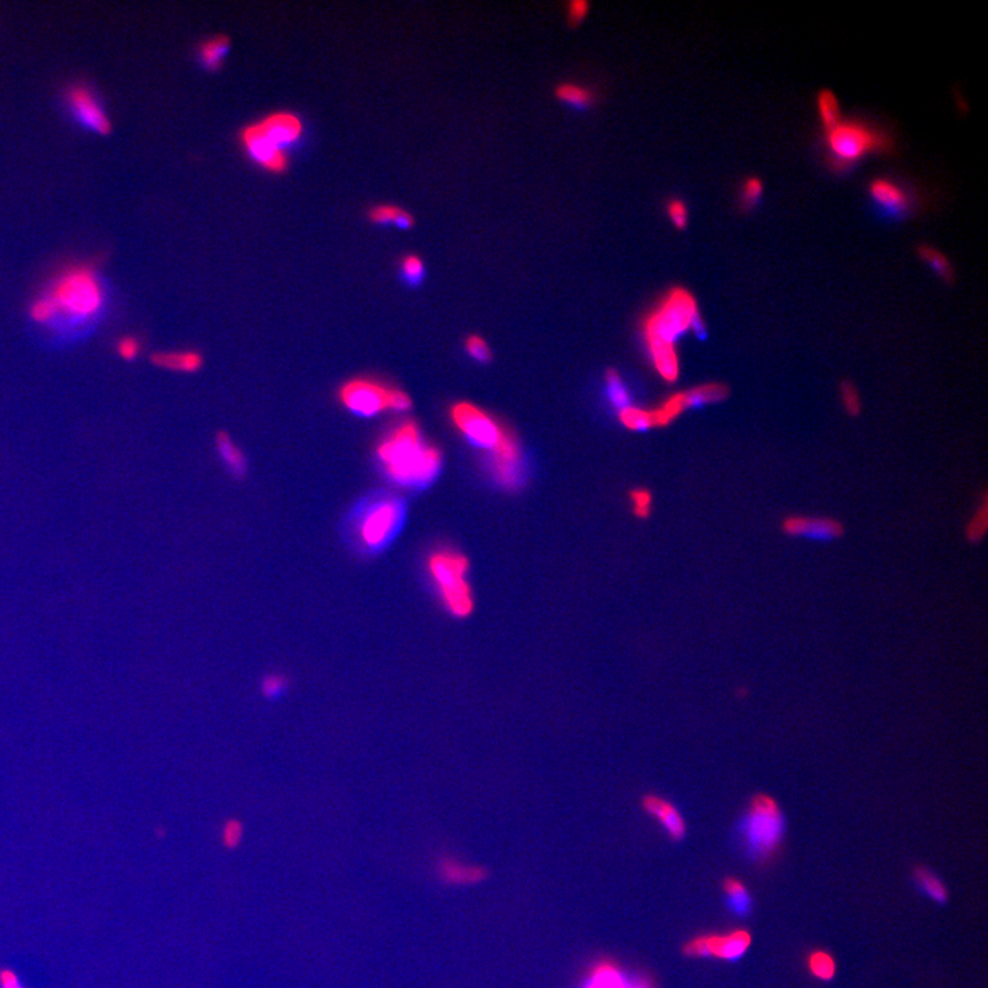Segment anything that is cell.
I'll return each mask as SVG.
<instances>
[{"label":"cell","mask_w":988,"mask_h":988,"mask_svg":"<svg viewBox=\"0 0 988 988\" xmlns=\"http://www.w3.org/2000/svg\"><path fill=\"white\" fill-rule=\"evenodd\" d=\"M385 471L398 485H429L442 464L440 449L427 442L418 423L405 421L392 430L376 448Z\"/></svg>","instance_id":"6da1fadb"},{"label":"cell","mask_w":988,"mask_h":988,"mask_svg":"<svg viewBox=\"0 0 988 988\" xmlns=\"http://www.w3.org/2000/svg\"><path fill=\"white\" fill-rule=\"evenodd\" d=\"M698 301L685 287H673L642 320L645 345H674L689 331H703Z\"/></svg>","instance_id":"7a4b0ae2"},{"label":"cell","mask_w":988,"mask_h":988,"mask_svg":"<svg viewBox=\"0 0 988 988\" xmlns=\"http://www.w3.org/2000/svg\"><path fill=\"white\" fill-rule=\"evenodd\" d=\"M427 571L446 613L455 618L471 615L475 602L469 559L455 549H440L427 559Z\"/></svg>","instance_id":"3957f363"},{"label":"cell","mask_w":988,"mask_h":988,"mask_svg":"<svg viewBox=\"0 0 988 988\" xmlns=\"http://www.w3.org/2000/svg\"><path fill=\"white\" fill-rule=\"evenodd\" d=\"M784 817L780 804L767 793H756L741 820V841L756 860H767L780 849L784 838Z\"/></svg>","instance_id":"277c9868"},{"label":"cell","mask_w":988,"mask_h":988,"mask_svg":"<svg viewBox=\"0 0 988 988\" xmlns=\"http://www.w3.org/2000/svg\"><path fill=\"white\" fill-rule=\"evenodd\" d=\"M58 313L74 318H90L100 312L103 305V290L97 275L87 268L65 273L52 293Z\"/></svg>","instance_id":"5b68a950"},{"label":"cell","mask_w":988,"mask_h":988,"mask_svg":"<svg viewBox=\"0 0 988 988\" xmlns=\"http://www.w3.org/2000/svg\"><path fill=\"white\" fill-rule=\"evenodd\" d=\"M342 404L355 415L373 418L384 412H405L412 406L411 397L403 390L387 387L368 379H353L339 392Z\"/></svg>","instance_id":"8992f818"},{"label":"cell","mask_w":988,"mask_h":988,"mask_svg":"<svg viewBox=\"0 0 988 988\" xmlns=\"http://www.w3.org/2000/svg\"><path fill=\"white\" fill-rule=\"evenodd\" d=\"M828 150L841 166L855 164L868 154L880 151L887 145L880 134L860 121L841 119L839 124L827 129L825 135Z\"/></svg>","instance_id":"52a82bcc"},{"label":"cell","mask_w":988,"mask_h":988,"mask_svg":"<svg viewBox=\"0 0 988 988\" xmlns=\"http://www.w3.org/2000/svg\"><path fill=\"white\" fill-rule=\"evenodd\" d=\"M451 419L466 440L486 451L498 445L506 432V427L489 415L485 409L467 401L451 406Z\"/></svg>","instance_id":"ba28073f"},{"label":"cell","mask_w":988,"mask_h":988,"mask_svg":"<svg viewBox=\"0 0 988 988\" xmlns=\"http://www.w3.org/2000/svg\"><path fill=\"white\" fill-rule=\"evenodd\" d=\"M403 506L395 499H384L361 518L358 536L366 549L378 551L394 538L403 522Z\"/></svg>","instance_id":"9c48e42d"},{"label":"cell","mask_w":988,"mask_h":988,"mask_svg":"<svg viewBox=\"0 0 988 988\" xmlns=\"http://www.w3.org/2000/svg\"><path fill=\"white\" fill-rule=\"evenodd\" d=\"M751 936L745 929L725 935H698L685 943L682 953L687 957L740 960L750 949Z\"/></svg>","instance_id":"30bf717a"},{"label":"cell","mask_w":988,"mask_h":988,"mask_svg":"<svg viewBox=\"0 0 988 988\" xmlns=\"http://www.w3.org/2000/svg\"><path fill=\"white\" fill-rule=\"evenodd\" d=\"M238 140L242 150L252 162L271 175H283L289 169V153L281 150L262 131L259 122L247 124L239 131Z\"/></svg>","instance_id":"8fae6325"},{"label":"cell","mask_w":988,"mask_h":988,"mask_svg":"<svg viewBox=\"0 0 988 988\" xmlns=\"http://www.w3.org/2000/svg\"><path fill=\"white\" fill-rule=\"evenodd\" d=\"M489 470L494 480L503 488L514 490L523 480V459L519 442L506 429L498 445L488 451Z\"/></svg>","instance_id":"7c38bea8"},{"label":"cell","mask_w":988,"mask_h":988,"mask_svg":"<svg viewBox=\"0 0 988 988\" xmlns=\"http://www.w3.org/2000/svg\"><path fill=\"white\" fill-rule=\"evenodd\" d=\"M583 988H655L652 980L629 974L611 960H602L589 969Z\"/></svg>","instance_id":"4fadbf2b"},{"label":"cell","mask_w":988,"mask_h":988,"mask_svg":"<svg viewBox=\"0 0 988 988\" xmlns=\"http://www.w3.org/2000/svg\"><path fill=\"white\" fill-rule=\"evenodd\" d=\"M257 122L264 134L284 151L296 146L305 131L301 117L294 111H273Z\"/></svg>","instance_id":"5bb4252c"},{"label":"cell","mask_w":988,"mask_h":988,"mask_svg":"<svg viewBox=\"0 0 988 988\" xmlns=\"http://www.w3.org/2000/svg\"><path fill=\"white\" fill-rule=\"evenodd\" d=\"M68 100L74 117L79 119L80 124H82L86 128L91 129V131L97 132V134L106 135L110 132V119L106 116L105 111L100 108V103L97 102L91 92L84 89L71 90L69 92Z\"/></svg>","instance_id":"9a60e30c"},{"label":"cell","mask_w":988,"mask_h":988,"mask_svg":"<svg viewBox=\"0 0 988 988\" xmlns=\"http://www.w3.org/2000/svg\"><path fill=\"white\" fill-rule=\"evenodd\" d=\"M642 809L660 823L670 839L679 841L687 835V823L679 810L662 796L648 795L642 799Z\"/></svg>","instance_id":"2e32d148"},{"label":"cell","mask_w":988,"mask_h":988,"mask_svg":"<svg viewBox=\"0 0 988 988\" xmlns=\"http://www.w3.org/2000/svg\"><path fill=\"white\" fill-rule=\"evenodd\" d=\"M783 530L788 536L815 538V540H833L843 534V526L838 520L828 518L791 517L783 523Z\"/></svg>","instance_id":"e0dca14e"},{"label":"cell","mask_w":988,"mask_h":988,"mask_svg":"<svg viewBox=\"0 0 988 988\" xmlns=\"http://www.w3.org/2000/svg\"><path fill=\"white\" fill-rule=\"evenodd\" d=\"M435 869H437L438 879L448 886H475L488 879L486 868L471 865L455 858H442L437 863Z\"/></svg>","instance_id":"ac0fdd59"},{"label":"cell","mask_w":988,"mask_h":988,"mask_svg":"<svg viewBox=\"0 0 988 988\" xmlns=\"http://www.w3.org/2000/svg\"><path fill=\"white\" fill-rule=\"evenodd\" d=\"M873 201L892 214H900L909 206V196L900 185L884 177L873 180L869 185Z\"/></svg>","instance_id":"d6986e66"},{"label":"cell","mask_w":988,"mask_h":988,"mask_svg":"<svg viewBox=\"0 0 988 988\" xmlns=\"http://www.w3.org/2000/svg\"><path fill=\"white\" fill-rule=\"evenodd\" d=\"M648 356L655 373L669 384L679 376V355L674 345H647Z\"/></svg>","instance_id":"ffe728a7"},{"label":"cell","mask_w":988,"mask_h":988,"mask_svg":"<svg viewBox=\"0 0 988 988\" xmlns=\"http://www.w3.org/2000/svg\"><path fill=\"white\" fill-rule=\"evenodd\" d=\"M230 52L231 40L227 34H216V36L209 37V39L199 44V63L208 71H220Z\"/></svg>","instance_id":"44dd1931"},{"label":"cell","mask_w":988,"mask_h":988,"mask_svg":"<svg viewBox=\"0 0 988 988\" xmlns=\"http://www.w3.org/2000/svg\"><path fill=\"white\" fill-rule=\"evenodd\" d=\"M366 216L373 224L382 225V227L393 225L400 230H411L415 225V217L397 204H375L373 208H369Z\"/></svg>","instance_id":"7402d4cb"},{"label":"cell","mask_w":988,"mask_h":988,"mask_svg":"<svg viewBox=\"0 0 988 988\" xmlns=\"http://www.w3.org/2000/svg\"><path fill=\"white\" fill-rule=\"evenodd\" d=\"M151 363L159 368L179 373H195L201 368L204 360L199 353L187 350V352H158L151 356Z\"/></svg>","instance_id":"603a6c76"},{"label":"cell","mask_w":988,"mask_h":988,"mask_svg":"<svg viewBox=\"0 0 988 988\" xmlns=\"http://www.w3.org/2000/svg\"><path fill=\"white\" fill-rule=\"evenodd\" d=\"M687 392L673 393L666 397L656 408L651 409L653 427H666L689 409Z\"/></svg>","instance_id":"cb8c5ba5"},{"label":"cell","mask_w":988,"mask_h":988,"mask_svg":"<svg viewBox=\"0 0 988 988\" xmlns=\"http://www.w3.org/2000/svg\"><path fill=\"white\" fill-rule=\"evenodd\" d=\"M216 446L219 455L222 456L223 461H224L228 470L233 474L242 477L246 472V458H244L243 451L233 442V438L225 434V432H220L216 438Z\"/></svg>","instance_id":"d4e9b609"},{"label":"cell","mask_w":988,"mask_h":988,"mask_svg":"<svg viewBox=\"0 0 988 988\" xmlns=\"http://www.w3.org/2000/svg\"><path fill=\"white\" fill-rule=\"evenodd\" d=\"M817 113L825 131L841 121V108L835 92L821 90L817 95Z\"/></svg>","instance_id":"484cf974"},{"label":"cell","mask_w":988,"mask_h":988,"mask_svg":"<svg viewBox=\"0 0 988 988\" xmlns=\"http://www.w3.org/2000/svg\"><path fill=\"white\" fill-rule=\"evenodd\" d=\"M724 891L727 895V905L733 913L738 916H747L750 913L753 899L745 884L737 879H727L724 883Z\"/></svg>","instance_id":"4316f807"},{"label":"cell","mask_w":988,"mask_h":988,"mask_svg":"<svg viewBox=\"0 0 988 988\" xmlns=\"http://www.w3.org/2000/svg\"><path fill=\"white\" fill-rule=\"evenodd\" d=\"M555 95L560 102L573 108L585 109L594 100V92L588 87L580 86L575 82H563L555 90Z\"/></svg>","instance_id":"83f0119b"},{"label":"cell","mask_w":988,"mask_h":988,"mask_svg":"<svg viewBox=\"0 0 988 988\" xmlns=\"http://www.w3.org/2000/svg\"><path fill=\"white\" fill-rule=\"evenodd\" d=\"M618 421L625 429L632 432H644L653 427L651 409L632 405V404L618 409Z\"/></svg>","instance_id":"f1b7e54d"},{"label":"cell","mask_w":988,"mask_h":988,"mask_svg":"<svg viewBox=\"0 0 988 988\" xmlns=\"http://www.w3.org/2000/svg\"><path fill=\"white\" fill-rule=\"evenodd\" d=\"M917 253L918 256H920V259L923 260V261L926 262L940 279H943V280L945 281L952 280L953 276H955V270H953L952 262L949 261V259H947L942 252L937 251L935 247L929 246V244H921V246L918 247Z\"/></svg>","instance_id":"f546056e"},{"label":"cell","mask_w":988,"mask_h":988,"mask_svg":"<svg viewBox=\"0 0 988 988\" xmlns=\"http://www.w3.org/2000/svg\"><path fill=\"white\" fill-rule=\"evenodd\" d=\"M729 394V390L722 384H706L687 390L690 408L718 403Z\"/></svg>","instance_id":"4dcf8cb0"},{"label":"cell","mask_w":988,"mask_h":988,"mask_svg":"<svg viewBox=\"0 0 988 988\" xmlns=\"http://www.w3.org/2000/svg\"><path fill=\"white\" fill-rule=\"evenodd\" d=\"M915 879L921 891L928 895L935 902L945 903L949 899V894H947L945 884L931 870L926 869V868H917L915 870Z\"/></svg>","instance_id":"1f68e13d"},{"label":"cell","mask_w":988,"mask_h":988,"mask_svg":"<svg viewBox=\"0 0 988 988\" xmlns=\"http://www.w3.org/2000/svg\"><path fill=\"white\" fill-rule=\"evenodd\" d=\"M807 966H809L810 974H812L815 979L822 980V982H830V980H832L833 977H835L836 963L830 953H812V955H809V960H807Z\"/></svg>","instance_id":"d6a6232c"},{"label":"cell","mask_w":988,"mask_h":988,"mask_svg":"<svg viewBox=\"0 0 988 988\" xmlns=\"http://www.w3.org/2000/svg\"><path fill=\"white\" fill-rule=\"evenodd\" d=\"M605 384H607L608 397H610L613 405L621 409L631 404L628 387H626L625 382L621 378L620 374L613 371V369L608 371L607 375H605Z\"/></svg>","instance_id":"836d02e7"},{"label":"cell","mask_w":988,"mask_h":988,"mask_svg":"<svg viewBox=\"0 0 988 988\" xmlns=\"http://www.w3.org/2000/svg\"><path fill=\"white\" fill-rule=\"evenodd\" d=\"M400 271L401 275L409 284L421 283L426 273L423 260L418 254H405L401 259Z\"/></svg>","instance_id":"e575fe53"},{"label":"cell","mask_w":988,"mask_h":988,"mask_svg":"<svg viewBox=\"0 0 988 988\" xmlns=\"http://www.w3.org/2000/svg\"><path fill=\"white\" fill-rule=\"evenodd\" d=\"M244 828L243 823L236 818H230L223 823L222 832H220V841H222L223 847L227 850H235L241 846L242 841H243Z\"/></svg>","instance_id":"d590c367"},{"label":"cell","mask_w":988,"mask_h":988,"mask_svg":"<svg viewBox=\"0 0 988 988\" xmlns=\"http://www.w3.org/2000/svg\"><path fill=\"white\" fill-rule=\"evenodd\" d=\"M987 498L983 499L982 507L977 509L974 517L972 518L971 522L968 523L966 527V538L971 543H980L984 538L985 533H987Z\"/></svg>","instance_id":"8d00e7d4"},{"label":"cell","mask_w":988,"mask_h":988,"mask_svg":"<svg viewBox=\"0 0 988 988\" xmlns=\"http://www.w3.org/2000/svg\"><path fill=\"white\" fill-rule=\"evenodd\" d=\"M631 504L637 518H648L652 511V494L648 489L639 488L632 490Z\"/></svg>","instance_id":"74e56055"},{"label":"cell","mask_w":988,"mask_h":988,"mask_svg":"<svg viewBox=\"0 0 988 988\" xmlns=\"http://www.w3.org/2000/svg\"><path fill=\"white\" fill-rule=\"evenodd\" d=\"M666 214L674 227L684 230L689 222V212L687 204L682 199H670L666 204Z\"/></svg>","instance_id":"f35d334b"},{"label":"cell","mask_w":988,"mask_h":988,"mask_svg":"<svg viewBox=\"0 0 988 988\" xmlns=\"http://www.w3.org/2000/svg\"><path fill=\"white\" fill-rule=\"evenodd\" d=\"M765 185L759 177H748L741 185V202L745 206H754L764 195Z\"/></svg>","instance_id":"ab89813d"},{"label":"cell","mask_w":988,"mask_h":988,"mask_svg":"<svg viewBox=\"0 0 988 988\" xmlns=\"http://www.w3.org/2000/svg\"><path fill=\"white\" fill-rule=\"evenodd\" d=\"M57 315V305H55V302L52 301V299L50 296L37 299V301L32 305L31 316L37 323H49V321H52Z\"/></svg>","instance_id":"60d3db41"},{"label":"cell","mask_w":988,"mask_h":988,"mask_svg":"<svg viewBox=\"0 0 988 988\" xmlns=\"http://www.w3.org/2000/svg\"><path fill=\"white\" fill-rule=\"evenodd\" d=\"M289 681L281 674H270L261 681V693L267 698H278L287 692Z\"/></svg>","instance_id":"b9f144b4"},{"label":"cell","mask_w":988,"mask_h":988,"mask_svg":"<svg viewBox=\"0 0 988 988\" xmlns=\"http://www.w3.org/2000/svg\"><path fill=\"white\" fill-rule=\"evenodd\" d=\"M466 352L470 357L480 363H486L491 358V349L488 342L480 336H470L466 339Z\"/></svg>","instance_id":"7bdbcfd3"},{"label":"cell","mask_w":988,"mask_h":988,"mask_svg":"<svg viewBox=\"0 0 988 988\" xmlns=\"http://www.w3.org/2000/svg\"><path fill=\"white\" fill-rule=\"evenodd\" d=\"M841 394L846 411L849 412L850 415L857 416L860 411V398L857 387L850 384V382H844L841 387Z\"/></svg>","instance_id":"ee69618b"},{"label":"cell","mask_w":988,"mask_h":988,"mask_svg":"<svg viewBox=\"0 0 988 988\" xmlns=\"http://www.w3.org/2000/svg\"><path fill=\"white\" fill-rule=\"evenodd\" d=\"M591 5L586 0H574L567 5V20L571 25H578L588 17Z\"/></svg>","instance_id":"f6af8a7d"},{"label":"cell","mask_w":988,"mask_h":988,"mask_svg":"<svg viewBox=\"0 0 988 988\" xmlns=\"http://www.w3.org/2000/svg\"><path fill=\"white\" fill-rule=\"evenodd\" d=\"M140 345L138 339L132 338V337H126V338L119 339L117 344V353L119 357L124 360L131 361L135 360L139 355Z\"/></svg>","instance_id":"bcb514c9"},{"label":"cell","mask_w":988,"mask_h":988,"mask_svg":"<svg viewBox=\"0 0 988 988\" xmlns=\"http://www.w3.org/2000/svg\"><path fill=\"white\" fill-rule=\"evenodd\" d=\"M0 987L24 988V985L21 984L20 980H18V977L15 976L14 972L4 969V971L0 972Z\"/></svg>","instance_id":"7dc6e473"}]
</instances>
